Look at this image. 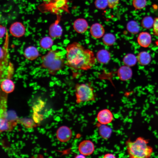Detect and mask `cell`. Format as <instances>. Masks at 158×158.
<instances>
[{"label":"cell","mask_w":158,"mask_h":158,"mask_svg":"<svg viewBox=\"0 0 158 158\" xmlns=\"http://www.w3.org/2000/svg\"><path fill=\"white\" fill-rule=\"evenodd\" d=\"M65 64L75 70L86 71L95 64L96 57L92 51L85 49L78 42H74L66 47Z\"/></svg>","instance_id":"cell-1"},{"label":"cell","mask_w":158,"mask_h":158,"mask_svg":"<svg viewBox=\"0 0 158 158\" xmlns=\"http://www.w3.org/2000/svg\"><path fill=\"white\" fill-rule=\"evenodd\" d=\"M149 140L142 137L134 141L128 139L126 142L127 152L131 158H148L153 152V148L149 145Z\"/></svg>","instance_id":"cell-2"},{"label":"cell","mask_w":158,"mask_h":158,"mask_svg":"<svg viewBox=\"0 0 158 158\" xmlns=\"http://www.w3.org/2000/svg\"><path fill=\"white\" fill-rule=\"evenodd\" d=\"M40 66L47 69L49 73L54 75L61 69L65 64L63 55L57 50L51 49L41 57Z\"/></svg>","instance_id":"cell-3"},{"label":"cell","mask_w":158,"mask_h":158,"mask_svg":"<svg viewBox=\"0 0 158 158\" xmlns=\"http://www.w3.org/2000/svg\"><path fill=\"white\" fill-rule=\"evenodd\" d=\"M69 0H43V2L38 7L42 13H49L60 15L63 12H69L68 3Z\"/></svg>","instance_id":"cell-4"},{"label":"cell","mask_w":158,"mask_h":158,"mask_svg":"<svg viewBox=\"0 0 158 158\" xmlns=\"http://www.w3.org/2000/svg\"><path fill=\"white\" fill-rule=\"evenodd\" d=\"M32 118L36 123H39L48 118L51 113L52 109L47 107L46 102L38 98L32 107Z\"/></svg>","instance_id":"cell-5"},{"label":"cell","mask_w":158,"mask_h":158,"mask_svg":"<svg viewBox=\"0 0 158 158\" xmlns=\"http://www.w3.org/2000/svg\"><path fill=\"white\" fill-rule=\"evenodd\" d=\"M75 93L77 103L95 100L93 88L89 85L76 84L75 86Z\"/></svg>","instance_id":"cell-6"},{"label":"cell","mask_w":158,"mask_h":158,"mask_svg":"<svg viewBox=\"0 0 158 158\" xmlns=\"http://www.w3.org/2000/svg\"><path fill=\"white\" fill-rule=\"evenodd\" d=\"M95 149L93 142L90 140H85L79 144L78 150L80 154L86 156L92 154Z\"/></svg>","instance_id":"cell-7"},{"label":"cell","mask_w":158,"mask_h":158,"mask_svg":"<svg viewBox=\"0 0 158 158\" xmlns=\"http://www.w3.org/2000/svg\"><path fill=\"white\" fill-rule=\"evenodd\" d=\"M6 102L5 99L1 101L0 109V130L4 131L10 128V124L6 118Z\"/></svg>","instance_id":"cell-8"},{"label":"cell","mask_w":158,"mask_h":158,"mask_svg":"<svg viewBox=\"0 0 158 158\" xmlns=\"http://www.w3.org/2000/svg\"><path fill=\"white\" fill-rule=\"evenodd\" d=\"M97 119L98 123L107 125L112 122L114 119V116L110 110L104 109L98 112L97 115Z\"/></svg>","instance_id":"cell-9"},{"label":"cell","mask_w":158,"mask_h":158,"mask_svg":"<svg viewBox=\"0 0 158 158\" xmlns=\"http://www.w3.org/2000/svg\"><path fill=\"white\" fill-rule=\"evenodd\" d=\"M58 139L62 142H66L71 138L72 132L71 129L66 126H62L57 130L56 133Z\"/></svg>","instance_id":"cell-10"},{"label":"cell","mask_w":158,"mask_h":158,"mask_svg":"<svg viewBox=\"0 0 158 158\" xmlns=\"http://www.w3.org/2000/svg\"><path fill=\"white\" fill-rule=\"evenodd\" d=\"M57 17L56 20L50 25L49 28V35L52 38L59 37L62 34L63 30L59 24L60 17V15H57Z\"/></svg>","instance_id":"cell-11"},{"label":"cell","mask_w":158,"mask_h":158,"mask_svg":"<svg viewBox=\"0 0 158 158\" xmlns=\"http://www.w3.org/2000/svg\"><path fill=\"white\" fill-rule=\"evenodd\" d=\"M9 30L10 34L13 36L16 37H20L24 35L25 28L21 23L16 22L11 25Z\"/></svg>","instance_id":"cell-12"},{"label":"cell","mask_w":158,"mask_h":158,"mask_svg":"<svg viewBox=\"0 0 158 158\" xmlns=\"http://www.w3.org/2000/svg\"><path fill=\"white\" fill-rule=\"evenodd\" d=\"M90 32L92 36L95 39H99L105 34V29L101 24L96 23L93 24L90 28Z\"/></svg>","instance_id":"cell-13"},{"label":"cell","mask_w":158,"mask_h":158,"mask_svg":"<svg viewBox=\"0 0 158 158\" xmlns=\"http://www.w3.org/2000/svg\"><path fill=\"white\" fill-rule=\"evenodd\" d=\"M88 24L87 21L83 18H78L73 22V27L74 30L78 33L85 32L88 28Z\"/></svg>","instance_id":"cell-14"},{"label":"cell","mask_w":158,"mask_h":158,"mask_svg":"<svg viewBox=\"0 0 158 158\" xmlns=\"http://www.w3.org/2000/svg\"><path fill=\"white\" fill-rule=\"evenodd\" d=\"M137 42L140 46L144 48L147 47L151 43V36L150 34L147 32H142L138 36Z\"/></svg>","instance_id":"cell-15"},{"label":"cell","mask_w":158,"mask_h":158,"mask_svg":"<svg viewBox=\"0 0 158 158\" xmlns=\"http://www.w3.org/2000/svg\"><path fill=\"white\" fill-rule=\"evenodd\" d=\"M132 72L129 66H121L118 70L117 76L121 80L126 81L130 79L132 75Z\"/></svg>","instance_id":"cell-16"},{"label":"cell","mask_w":158,"mask_h":158,"mask_svg":"<svg viewBox=\"0 0 158 158\" xmlns=\"http://www.w3.org/2000/svg\"><path fill=\"white\" fill-rule=\"evenodd\" d=\"M111 58L110 52L107 50L102 49L98 51L96 54L97 61L102 64H106L110 61Z\"/></svg>","instance_id":"cell-17"},{"label":"cell","mask_w":158,"mask_h":158,"mask_svg":"<svg viewBox=\"0 0 158 158\" xmlns=\"http://www.w3.org/2000/svg\"><path fill=\"white\" fill-rule=\"evenodd\" d=\"M24 55L28 60L33 61L36 59L39 56V53L37 49L33 46L27 47L25 50Z\"/></svg>","instance_id":"cell-18"},{"label":"cell","mask_w":158,"mask_h":158,"mask_svg":"<svg viewBox=\"0 0 158 158\" xmlns=\"http://www.w3.org/2000/svg\"><path fill=\"white\" fill-rule=\"evenodd\" d=\"M98 128L99 135L104 139H107L111 136L112 130L109 127L106 125L98 123L97 125Z\"/></svg>","instance_id":"cell-19"},{"label":"cell","mask_w":158,"mask_h":158,"mask_svg":"<svg viewBox=\"0 0 158 158\" xmlns=\"http://www.w3.org/2000/svg\"><path fill=\"white\" fill-rule=\"evenodd\" d=\"M1 86L2 91L7 93L12 92L15 88L14 83L9 79L3 80L1 82Z\"/></svg>","instance_id":"cell-20"},{"label":"cell","mask_w":158,"mask_h":158,"mask_svg":"<svg viewBox=\"0 0 158 158\" xmlns=\"http://www.w3.org/2000/svg\"><path fill=\"white\" fill-rule=\"evenodd\" d=\"M137 60L140 65L145 66L150 63L151 58L149 53L146 51H142L138 54L137 56Z\"/></svg>","instance_id":"cell-21"},{"label":"cell","mask_w":158,"mask_h":158,"mask_svg":"<svg viewBox=\"0 0 158 158\" xmlns=\"http://www.w3.org/2000/svg\"><path fill=\"white\" fill-rule=\"evenodd\" d=\"M102 40L104 44L107 46H110L114 44L116 38L114 35L113 34L107 33L104 35L102 37Z\"/></svg>","instance_id":"cell-22"},{"label":"cell","mask_w":158,"mask_h":158,"mask_svg":"<svg viewBox=\"0 0 158 158\" xmlns=\"http://www.w3.org/2000/svg\"><path fill=\"white\" fill-rule=\"evenodd\" d=\"M51 37L46 36L42 38L40 42V47L44 49L51 48L53 44V41Z\"/></svg>","instance_id":"cell-23"},{"label":"cell","mask_w":158,"mask_h":158,"mask_svg":"<svg viewBox=\"0 0 158 158\" xmlns=\"http://www.w3.org/2000/svg\"><path fill=\"white\" fill-rule=\"evenodd\" d=\"M137 58L135 56L132 54H128L124 56L123 59V63L128 66H132L136 63Z\"/></svg>","instance_id":"cell-24"},{"label":"cell","mask_w":158,"mask_h":158,"mask_svg":"<svg viewBox=\"0 0 158 158\" xmlns=\"http://www.w3.org/2000/svg\"><path fill=\"white\" fill-rule=\"evenodd\" d=\"M128 31L133 34L137 33L139 30L138 24L136 22L131 21L128 23L127 25Z\"/></svg>","instance_id":"cell-25"},{"label":"cell","mask_w":158,"mask_h":158,"mask_svg":"<svg viewBox=\"0 0 158 158\" xmlns=\"http://www.w3.org/2000/svg\"><path fill=\"white\" fill-rule=\"evenodd\" d=\"M154 20L150 17L147 16L145 17L142 19L141 25L144 28L150 29L153 26Z\"/></svg>","instance_id":"cell-26"},{"label":"cell","mask_w":158,"mask_h":158,"mask_svg":"<svg viewBox=\"0 0 158 158\" xmlns=\"http://www.w3.org/2000/svg\"><path fill=\"white\" fill-rule=\"evenodd\" d=\"M94 4L96 8L100 10H104L108 7L107 0H95Z\"/></svg>","instance_id":"cell-27"},{"label":"cell","mask_w":158,"mask_h":158,"mask_svg":"<svg viewBox=\"0 0 158 158\" xmlns=\"http://www.w3.org/2000/svg\"><path fill=\"white\" fill-rule=\"evenodd\" d=\"M147 3L146 0H133V5L136 9H141L145 6Z\"/></svg>","instance_id":"cell-28"},{"label":"cell","mask_w":158,"mask_h":158,"mask_svg":"<svg viewBox=\"0 0 158 158\" xmlns=\"http://www.w3.org/2000/svg\"><path fill=\"white\" fill-rule=\"evenodd\" d=\"M107 0L108 3V7L111 9L116 8L118 4L120 1V0Z\"/></svg>","instance_id":"cell-29"},{"label":"cell","mask_w":158,"mask_h":158,"mask_svg":"<svg viewBox=\"0 0 158 158\" xmlns=\"http://www.w3.org/2000/svg\"><path fill=\"white\" fill-rule=\"evenodd\" d=\"M153 34L158 36V17L155 18L153 26Z\"/></svg>","instance_id":"cell-30"},{"label":"cell","mask_w":158,"mask_h":158,"mask_svg":"<svg viewBox=\"0 0 158 158\" xmlns=\"http://www.w3.org/2000/svg\"><path fill=\"white\" fill-rule=\"evenodd\" d=\"M0 38L1 39L4 37L5 35L6 34L7 30L5 27L0 25Z\"/></svg>","instance_id":"cell-31"},{"label":"cell","mask_w":158,"mask_h":158,"mask_svg":"<svg viewBox=\"0 0 158 158\" xmlns=\"http://www.w3.org/2000/svg\"><path fill=\"white\" fill-rule=\"evenodd\" d=\"M116 157V156L114 154L110 153H107L105 154L103 157L104 158H115Z\"/></svg>","instance_id":"cell-32"},{"label":"cell","mask_w":158,"mask_h":158,"mask_svg":"<svg viewBox=\"0 0 158 158\" xmlns=\"http://www.w3.org/2000/svg\"><path fill=\"white\" fill-rule=\"evenodd\" d=\"M75 158H85V156L83 154H80L76 155L75 157Z\"/></svg>","instance_id":"cell-33"}]
</instances>
